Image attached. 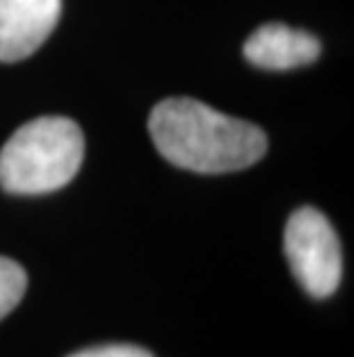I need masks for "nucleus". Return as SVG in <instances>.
Returning a JSON list of instances; mask_svg holds the SVG:
<instances>
[{"label": "nucleus", "instance_id": "5", "mask_svg": "<svg viewBox=\"0 0 354 357\" xmlns=\"http://www.w3.org/2000/svg\"><path fill=\"white\" fill-rule=\"evenodd\" d=\"M320 42L311 33L285 24H265L244 42V56L260 70L285 72L311 65L320 58Z\"/></svg>", "mask_w": 354, "mask_h": 357}, {"label": "nucleus", "instance_id": "4", "mask_svg": "<svg viewBox=\"0 0 354 357\" xmlns=\"http://www.w3.org/2000/svg\"><path fill=\"white\" fill-rule=\"evenodd\" d=\"M63 0H0V63H17L54 33Z\"/></svg>", "mask_w": 354, "mask_h": 357}, {"label": "nucleus", "instance_id": "7", "mask_svg": "<svg viewBox=\"0 0 354 357\" xmlns=\"http://www.w3.org/2000/svg\"><path fill=\"white\" fill-rule=\"evenodd\" d=\"M70 357H152V353L131 344H108V346L86 348V351H79Z\"/></svg>", "mask_w": 354, "mask_h": 357}, {"label": "nucleus", "instance_id": "2", "mask_svg": "<svg viewBox=\"0 0 354 357\" xmlns=\"http://www.w3.org/2000/svg\"><path fill=\"white\" fill-rule=\"evenodd\" d=\"M83 153L86 141L74 120L63 116L30 120L0 150V187L17 196L63 189L79 173Z\"/></svg>", "mask_w": 354, "mask_h": 357}, {"label": "nucleus", "instance_id": "1", "mask_svg": "<svg viewBox=\"0 0 354 357\" xmlns=\"http://www.w3.org/2000/svg\"><path fill=\"white\" fill-rule=\"evenodd\" d=\"M147 127L159 155L193 173L244 171L267 153V136L258 125L218 113L191 97L159 102Z\"/></svg>", "mask_w": 354, "mask_h": 357}, {"label": "nucleus", "instance_id": "3", "mask_svg": "<svg viewBox=\"0 0 354 357\" xmlns=\"http://www.w3.org/2000/svg\"><path fill=\"white\" fill-rule=\"evenodd\" d=\"M292 275L311 298L325 300L336 293L343 277L341 242L320 210L304 205L292 212L283 238Z\"/></svg>", "mask_w": 354, "mask_h": 357}, {"label": "nucleus", "instance_id": "6", "mask_svg": "<svg viewBox=\"0 0 354 357\" xmlns=\"http://www.w3.org/2000/svg\"><path fill=\"white\" fill-rule=\"evenodd\" d=\"M28 288L26 270L19 263L0 256V321L14 311Z\"/></svg>", "mask_w": 354, "mask_h": 357}]
</instances>
